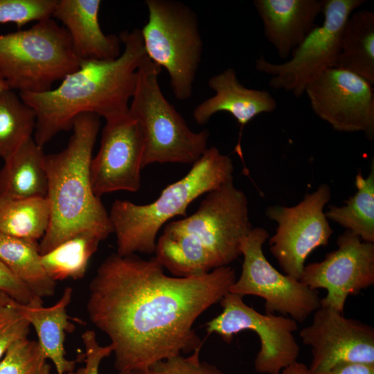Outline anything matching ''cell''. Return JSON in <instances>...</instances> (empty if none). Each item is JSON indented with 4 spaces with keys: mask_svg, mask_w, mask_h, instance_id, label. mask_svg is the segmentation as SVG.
<instances>
[{
    "mask_svg": "<svg viewBox=\"0 0 374 374\" xmlns=\"http://www.w3.org/2000/svg\"><path fill=\"white\" fill-rule=\"evenodd\" d=\"M118 374H145V373L143 371H130L118 372Z\"/></svg>",
    "mask_w": 374,
    "mask_h": 374,
    "instance_id": "74e56055",
    "label": "cell"
},
{
    "mask_svg": "<svg viewBox=\"0 0 374 374\" xmlns=\"http://www.w3.org/2000/svg\"><path fill=\"white\" fill-rule=\"evenodd\" d=\"M232 159L215 146L207 148L179 180L166 186L152 202L115 200L109 213L120 256L154 252L159 230L177 216L186 217L197 198L233 180Z\"/></svg>",
    "mask_w": 374,
    "mask_h": 374,
    "instance_id": "277c9868",
    "label": "cell"
},
{
    "mask_svg": "<svg viewBox=\"0 0 374 374\" xmlns=\"http://www.w3.org/2000/svg\"><path fill=\"white\" fill-rule=\"evenodd\" d=\"M82 343L85 348L84 355L85 366L67 374H99L101 361L113 353V346H100L93 330H86L82 335Z\"/></svg>",
    "mask_w": 374,
    "mask_h": 374,
    "instance_id": "d6a6232c",
    "label": "cell"
},
{
    "mask_svg": "<svg viewBox=\"0 0 374 374\" xmlns=\"http://www.w3.org/2000/svg\"><path fill=\"white\" fill-rule=\"evenodd\" d=\"M144 148L141 128L130 115L106 122L99 150L90 163L91 183L95 195L100 198L119 190L138 191L141 184Z\"/></svg>",
    "mask_w": 374,
    "mask_h": 374,
    "instance_id": "2e32d148",
    "label": "cell"
},
{
    "mask_svg": "<svg viewBox=\"0 0 374 374\" xmlns=\"http://www.w3.org/2000/svg\"><path fill=\"white\" fill-rule=\"evenodd\" d=\"M299 336L312 355L305 374H328L346 363L374 364L373 327L331 308L321 305Z\"/></svg>",
    "mask_w": 374,
    "mask_h": 374,
    "instance_id": "9a60e30c",
    "label": "cell"
},
{
    "mask_svg": "<svg viewBox=\"0 0 374 374\" xmlns=\"http://www.w3.org/2000/svg\"><path fill=\"white\" fill-rule=\"evenodd\" d=\"M80 63L67 30L51 18L0 35V75L9 89L19 93L50 91Z\"/></svg>",
    "mask_w": 374,
    "mask_h": 374,
    "instance_id": "8992f818",
    "label": "cell"
},
{
    "mask_svg": "<svg viewBox=\"0 0 374 374\" xmlns=\"http://www.w3.org/2000/svg\"><path fill=\"white\" fill-rule=\"evenodd\" d=\"M57 0H0V23L18 28L31 21L51 18Z\"/></svg>",
    "mask_w": 374,
    "mask_h": 374,
    "instance_id": "f546056e",
    "label": "cell"
},
{
    "mask_svg": "<svg viewBox=\"0 0 374 374\" xmlns=\"http://www.w3.org/2000/svg\"><path fill=\"white\" fill-rule=\"evenodd\" d=\"M100 118L91 113L76 116L66 147L45 155L51 217L39 243L41 255L83 232L91 233L101 240L113 233L109 213L93 193L90 178Z\"/></svg>",
    "mask_w": 374,
    "mask_h": 374,
    "instance_id": "3957f363",
    "label": "cell"
},
{
    "mask_svg": "<svg viewBox=\"0 0 374 374\" xmlns=\"http://www.w3.org/2000/svg\"><path fill=\"white\" fill-rule=\"evenodd\" d=\"M14 301L8 294L0 290V308L8 305Z\"/></svg>",
    "mask_w": 374,
    "mask_h": 374,
    "instance_id": "d590c367",
    "label": "cell"
},
{
    "mask_svg": "<svg viewBox=\"0 0 374 374\" xmlns=\"http://www.w3.org/2000/svg\"><path fill=\"white\" fill-rule=\"evenodd\" d=\"M100 241L98 236L91 233H79L41 255L42 265L47 274L55 281L82 278Z\"/></svg>",
    "mask_w": 374,
    "mask_h": 374,
    "instance_id": "4316f807",
    "label": "cell"
},
{
    "mask_svg": "<svg viewBox=\"0 0 374 374\" xmlns=\"http://www.w3.org/2000/svg\"><path fill=\"white\" fill-rule=\"evenodd\" d=\"M72 294V288L67 287L59 301L50 307L25 305L15 302L17 309L35 328L38 344L46 359L53 363L57 374L74 371L78 362L67 359L64 348L66 333L75 328L66 313Z\"/></svg>",
    "mask_w": 374,
    "mask_h": 374,
    "instance_id": "ffe728a7",
    "label": "cell"
},
{
    "mask_svg": "<svg viewBox=\"0 0 374 374\" xmlns=\"http://www.w3.org/2000/svg\"><path fill=\"white\" fill-rule=\"evenodd\" d=\"M269 236L267 229L256 227L244 238L242 271L229 292L259 296L265 300V313L290 315L302 323L321 307V298L317 290L280 273L268 261L262 246Z\"/></svg>",
    "mask_w": 374,
    "mask_h": 374,
    "instance_id": "30bf717a",
    "label": "cell"
},
{
    "mask_svg": "<svg viewBox=\"0 0 374 374\" xmlns=\"http://www.w3.org/2000/svg\"><path fill=\"white\" fill-rule=\"evenodd\" d=\"M124 49L113 60L80 62L54 89L19 93L36 114L34 140L43 147L62 131L72 128L76 116L84 113L103 117L106 122L129 116L138 71L148 57L141 29L123 30L118 35Z\"/></svg>",
    "mask_w": 374,
    "mask_h": 374,
    "instance_id": "7a4b0ae2",
    "label": "cell"
},
{
    "mask_svg": "<svg viewBox=\"0 0 374 374\" xmlns=\"http://www.w3.org/2000/svg\"><path fill=\"white\" fill-rule=\"evenodd\" d=\"M337 245L323 260L305 265L300 281L312 290L325 289L321 305L343 314L348 296L374 284V243L346 231L337 238Z\"/></svg>",
    "mask_w": 374,
    "mask_h": 374,
    "instance_id": "5bb4252c",
    "label": "cell"
},
{
    "mask_svg": "<svg viewBox=\"0 0 374 374\" xmlns=\"http://www.w3.org/2000/svg\"><path fill=\"white\" fill-rule=\"evenodd\" d=\"M51 208L46 197L0 199V232L37 242L50 223Z\"/></svg>",
    "mask_w": 374,
    "mask_h": 374,
    "instance_id": "d4e9b609",
    "label": "cell"
},
{
    "mask_svg": "<svg viewBox=\"0 0 374 374\" xmlns=\"http://www.w3.org/2000/svg\"><path fill=\"white\" fill-rule=\"evenodd\" d=\"M328 374H374V364H342L333 368Z\"/></svg>",
    "mask_w": 374,
    "mask_h": 374,
    "instance_id": "e575fe53",
    "label": "cell"
},
{
    "mask_svg": "<svg viewBox=\"0 0 374 374\" xmlns=\"http://www.w3.org/2000/svg\"><path fill=\"white\" fill-rule=\"evenodd\" d=\"M241 295L226 293L220 301L223 310L206 323L207 335L215 333L227 344L233 337L246 330L256 332L260 350L254 368L262 374H279L296 362L300 347L294 335L297 322L292 318L262 314L247 305Z\"/></svg>",
    "mask_w": 374,
    "mask_h": 374,
    "instance_id": "8fae6325",
    "label": "cell"
},
{
    "mask_svg": "<svg viewBox=\"0 0 374 374\" xmlns=\"http://www.w3.org/2000/svg\"><path fill=\"white\" fill-rule=\"evenodd\" d=\"M365 3V0H323L322 24L315 26L290 58L275 64L260 55L256 59V69L271 76L269 81L271 88L301 98L313 79L335 66L345 23Z\"/></svg>",
    "mask_w": 374,
    "mask_h": 374,
    "instance_id": "9c48e42d",
    "label": "cell"
},
{
    "mask_svg": "<svg viewBox=\"0 0 374 374\" xmlns=\"http://www.w3.org/2000/svg\"><path fill=\"white\" fill-rule=\"evenodd\" d=\"M253 4L265 38L285 60L315 27L323 0H254Z\"/></svg>",
    "mask_w": 374,
    "mask_h": 374,
    "instance_id": "ac0fdd59",
    "label": "cell"
},
{
    "mask_svg": "<svg viewBox=\"0 0 374 374\" xmlns=\"http://www.w3.org/2000/svg\"><path fill=\"white\" fill-rule=\"evenodd\" d=\"M330 197V186L321 184L295 206L273 205L266 209V216L277 224L269 240V251L285 274L300 280L308 256L328 245L333 229L324 207Z\"/></svg>",
    "mask_w": 374,
    "mask_h": 374,
    "instance_id": "7c38bea8",
    "label": "cell"
},
{
    "mask_svg": "<svg viewBox=\"0 0 374 374\" xmlns=\"http://www.w3.org/2000/svg\"><path fill=\"white\" fill-rule=\"evenodd\" d=\"M6 89H9V87H8L6 82L0 75V92H1L2 91Z\"/></svg>",
    "mask_w": 374,
    "mask_h": 374,
    "instance_id": "8d00e7d4",
    "label": "cell"
},
{
    "mask_svg": "<svg viewBox=\"0 0 374 374\" xmlns=\"http://www.w3.org/2000/svg\"><path fill=\"white\" fill-rule=\"evenodd\" d=\"M15 301L0 308V360L16 341L27 337L30 323L15 305Z\"/></svg>",
    "mask_w": 374,
    "mask_h": 374,
    "instance_id": "1f68e13d",
    "label": "cell"
},
{
    "mask_svg": "<svg viewBox=\"0 0 374 374\" xmlns=\"http://www.w3.org/2000/svg\"><path fill=\"white\" fill-rule=\"evenodd\" d=\"M373 85L346 70L332 67L306 87L313 112L340 132H362L374 139Z\"/></svg>",
    "mask_w": 374,
    "mask_h": 374,
    "instance_id": "4fadbf2b",
    "label": "cell"
},
{
    "mask_svg": "<svg viewBox=\"0 0 374 374\" xmlns=\"http://www.w3.org/2000/svg\"><path fill=\"white\" fill-rule=\"evenodd\" d=\"M0 261L37 296L54 294L56 281L42 265L38 242L0 232Z\"/></svg>",
    "mask_w": 374,
    "mask_h": 374,
    "instance_id": "603a6c76",
    "label": "cell"
},
{
    "mask_svg": "<svg viewBox=\"0 0 374 374\" xmlns=\"http://www.w3.org/2000/svg\"><path fill=\"white\" fill-rule=\"evenodd\" d=\"M208 84L215 94L193 112L194 120L200 125L207 123L214 114L226 112L238 121L242 130L258 115L272 112L277 107V102L269 92L244 87L232 68L211 76Z\"/></svg>",
    "mask_w": 374,
    "mask_h": 374,
    "instance_id": "d6986e66",
    "label": "cell"
},
{
    "mask_svg": "<svg viewBox=\"0 0 374 374\" xmlns=\"http://www.w3.org/2000/svg\"><path fill=\"white\" fill-rule=\"evenodd\" d=\"M155 258L176 277H191L216 269L209 254L185 236L163 230L157 240Z\"/></svg>",
    "mask_w": 374,
    "mask_h": 374,
    "instance_id": "484cf974",
    "label": "cell"
},
{
    "mask_svg": "<svg viewBox=\"0 0 374 374\" xmlns=\"http://www.w3.org/2000/svg\"><path fill=\"white\" fill-rule=\"evenodd\" d=\"M0 290L15 301L25 305H43L42 298L32 292L0 261Z\"/></svg>",
    "mask_w": 374,
    "mask_h": 374,
    "instance_id": "836d02e7",
    "label": "cell"
},
{
    "mask_svg": "<svg viewBox=\"0 0 374 374\" xmlns=\"http://www.w3.org/2000/svg\"><path fill=\"white\" fill-rule=\"evenodd\" d=\"M335 67L355 73L374 84V12L354 11L344 26Z\"/></svg>",
    "mask_w": 374,
    "mask_h": 374,
    "instance_id": "7402d4cb",
    "label": "cell"
},
{
    "mask_svg": "<svg viewBox=\"0 0 374 374\" xmlns=\"http://www.w3.org/2000/svg\"><path fill=\"white\" fill-rule=\"evenodd\" d=\"M235 280L231 266L197 276H169L154 256L116 253L90 282L87 312L109 338L118 372L145 371L159 361L202 348L193 323Z\"/></svg>",
    "mask_w": 374,
    "mask_h": 374,
    "instance_id": "6da1fadb",
    "label": "cell"
},
{
    "mask_svg": "<svg viewBox=\"0 0 374 374\" xmlns=\"http://www.w3.org/2000/svg\"><path fill=\"white\" fill-rule=\"evenodd\" d=\"M38 341L27 337L15 341L0 360V374H51Z\"/></svg>",
    "mask_w": 374,
    "mask_h": 374,
    "instance_id": "f1b7e54d",
    "label": "cell"
},
{
    "mask_svg": "<svg viewBox=\"0 0 374 374\" xmlns=\"http://www.w3.org/2000/svg\"><path fill=\"white\" fill-rule=\"evenodd\" d=\"M45 155L32 138L4 161L0 170V199L46 197Z\"/></svg>",
    "mask_w": 374,
    "mask_h": 374,
    "instance_id": "44dd1931",
    "label": "cell"
},
{
    "mask_svg": "<svg viewBox=\"0 0 374 374\" xmlns=\"http://www.w3.org/2000/svg\"><path fill=\"white\" fill-rule=\"evenodd\" d=\"M161 68L148 57L138 71L129 115L139 124L145 139L142 167L152 163L193 164L207 149L209 130L193 132L163 96L159 83Z\"/></svg>",
    "mask_w": 374,
    "mask_h": 374,
    "instance_id": "5b68a950",
    "label": "cell"
},
{
    "mask_svg": "<svg viewBox=\"0 0 374 374\" xmlns=\"http://www.w3.org/2000/svg\"><path fill=\"white\" fill-rule=\"evenodd\" d=\"M100 0H57L52 17L64 26L80 62L113 60L121 54L119 37L100 28Z\"/></svg>",
    "mask_w": 374,
    "mask_h": 374,
    "instance_id": "e0dca14e",
    "label": "cell"
},
{
    "mask_svg": "<svg viewBox=\"0 0 374 374\" xmlns=\"http://www.w3.org/2000/svg\"><path fill=\"white\" fill-rule=\"evenodd\" d=\"M163 229L181 234L206 251L215 268L241 256V244L252 229L245 193L231 180L206 193L197 211L167 223Z\"/></svg>",
    "mask_w": 374,
    "mask_h": 374,
    "instance_id": "ba28073f",
    "label": "cell"
},
{
    "mask_svg": "<svg viewBox=\"0 0 374 374\" xmlns=\"http://www.w3.org/2000/svg\"><path fill=\"white\" fill-rule=\"evenodd\" d=\"M147 23L141 29L148 57L167 71L175 97L190 98L200 64L203 41L196 12L174 0H146Z\"/></svg>",
    "mask_w": 374,
    "mask_h": 374,
    "instance_id": "52a82bcc",
    "label": "cell"
},
{
    "mask_svg": "<svg viewBox=\"0 0 374 374\" xmlns=\"http://www.w3.org/2000/svg\"><path fill=\"white\" fill-rule=\"evenodd\" d=\"M357 192L344 205L330 206L325 213L328 220L357 235L362 240L374 243V162L364 177L361 170L355 177Z\"/></svg>",
    "mask_w": 374,
    "mask_h": 374,
    "instance_id": "cb8c5ba5",
    "label": "cell"
},
{
    "mask_svg": "<svg viewBox=\"0 0 374 374\" xmlns=\"http://www.w3.org/2000/svg\"><path fill=\"white\" fill-rule=\"evenodd\" d=\"M36 114L13 90L0 92V157L6 161L32 139Z\"/></svg>",
    "mask_w": 374,
    "mask_h": 374,
    "instance_id": "83f0119b",
    "label": "cell"
},
{
    "mask_svg": "<svg viewBox=\"0 0 374 374\" xmlns=\"http://www.w3.org/2000/svg\"><path fill=\"white\" fill-rule=\"evenodd\" d=\"M197 349L188 357L181 355L159 361L145 371V374H225L216 366L201 362Z\"/></svg>",
    "mask_w": 374,
    "mask_h": 374,
    "instance_id": "4dcf8cb0",
    "label": "cell"
}]
</instances>
